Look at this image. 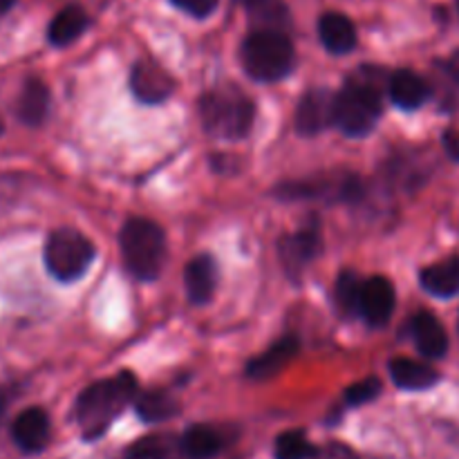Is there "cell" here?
<instances>
[{
  "mask_svg": "<svg viewBox=\"0 0 459 459\" xmlns=\"http://www.w3.org/2000/svg\"><path fill=\"white\" fill-rule=\"evenodd\" d=\"M139 385L130 372H119L110 379L97 381L81 393L76 402V421L85 439H99L112 421L126 411L133 399H137Z\"/></svg>",
  "mask_w": 459,
  "mask_h": 459,
  "instance_id": "obj_1",
  "label": "cell"
},
{
  "mask_svg": "<svg viewBox=\"0 0 459 459\" xmlns=\"http://www.w3.org/2000/svg\"><path fill=\"white\" fill-rule=\"evenodd\" d=\"M255 106L238 85H218L200 99V119L211 137L238 142L254 126Z\"/></svg>",
  "mask_w": 459,
  "mask_h": 459,
  "instance_id": "obj_2",
  "label": "cell"
},
{
  "mask_svg": "<svg viewBox=\"0 0 459 459\" xmlns=\"http://www.w3.org/2000/svg\"><path fill=\"white\" fill-rule=\"evenodd\" d=\"M381 112H384L381 88L375 81V70L366 65L336 94L334 126H339L350 137H363L375 128Z\"/></svg>",
  "mask_w": 459,
  "mask_h": 459,
  "instance_id": "obj_3",
  "label": "cell"
},
{
  "mask_svg": "<svg viewBox=\"0 0 459 459\" xmlns=\"http://www.w3.org/2000/svg\"><path fill=\"white\" fill-rule=\"evenodd\" d=\"M121 258L130 276L151 282L161 273L166 263L164 229L146 218H133L124 224L119 233Z\"/></svg>",
  "mask_w": 459,
  "mask_h": 459,
  "instance_id": "obj_4",
  "label": "cell"
},
{
  "mask_svg": "<svg viewBox=\"0 0 459 459\" xmlns=\"http://www.w3.org/2000/svg\"><path fill=\"white\" fill-rule=\"evenodd\" d=\"M240 58L247 74L264 83L285 79L296 65V52L290 36L282 30H267V27L247 36Z\"/></svg>",
  "mask_w": 459,
  "mask_h": 459,
  "instance_id": "obj_5",
  "label": "cell"
},
{
  "mask_svg": "<svg viewBox=\"0 0 459 459\" xmlns=\"http://www.w3.org/2000/svg\"><path fill=\"white\" fill-rule=\"evenodd\" d=\"M92 260V242L74 229H56L45 242V267L61 282L79 281Z\"/></svg>",
  "mask_w": 459,
  "mask_h": 459,
  "instance_id": "obj_6",
  "label": "cell"
},
{
  "mask_svg": "<svg viewBox=\"0 0 459 459\" xmlns=\"http://www.w3.org/2000/svg\"><path fill=\"white\" fill-rule=\"evenodd\" d=\"M318 251H321V229H318L316 218L309 220V224L300 227L299 231L282 236L281 245H278L282 267L291 281L303 278L305 269L316 258Z\"/></svg>",
  "mask_w": 459,
  "mask_h": 459,
  "instance_id": "obj_7",
  "label": "cell"
},
{
  "mask_svg": "<svg viewBox=\"0 0 459 459\" xmlns=\"http://www.w3.org/2000/svg\"><path fill=\"white\" fill-rule=\"evenodd\" d=\"M397 294L388 278L372 276L361 282V294H359V316L372 327H384L393 318Z\"/></svg>",
  "mask_w": 459,
  "mask_h": 459,
  "instance_id": "obj_8",
  "label": "cell"
},
{
  "mask_svg": "<svg viewBox=\"0 0 459 459\" xmlns=\"http://www.w3.org/2000/svg\"><path fill=\"white\" fill-rule=\"evenodd\" d=\"M334 101L336 94L330 90H309L296 108V130L305 137H314L334 126Z\"/></svg>",
  "mask_w": 459,
  "mask_h": 459,
  "instance_id": "obj_9",
  "label": "cell"
},
{
  "mask_svg": "<svg viewBox=\"0 0 459 459\" xmlns=\"http://www.w3.org/2000/svg\"><path fill=\"white\" fill-rule=\"evenodd\" d=\"M173 79L169 76V72L161 65L151 61H139L133 67V74H130V90H133L134 97L139 99L146 106H155V103L166 101V99L173 94Z\"/></svg>",
  "mask_w": 459,
  "mask_h": 459,
  "instance_id": "obj_10",
  "label": "cell"
},
{
  "mask_svg": "<svg viewBox=\"0 0 459 459\" xmlns=\"http://www.w3.org/2000/svg\"><path fill=\"white\" fill-rule=\"evenodd\" d=\"M12 439L22 453H40L49 442V417L43 408H27L13 420Z\"/></svg>",
  "mask_w": 459,
  "mask_h": 459,
  "instance_id": "obj_11",
  "label": "cell"
},
{
  "mask_svg": "<svg viewBox=\"0 0 459 459\" xmlns=\"http://www.w3.org/2000/svg\"><path fill=\"white\" fill-rule=\"evenodd\" d=\"M184 287L193 305H204L213 299L218 287V264L209 254H200L188 260L184 269Z\"/></svg>",
  "mask_w": 459,
  "mask_h": 459,
  "instance_id": "obj_12",
  "label": "cell"
},
{
  "mask_svg": "<svg viewBox=\"0 0 459 459\" xmlns=\"http://www.w3.org/2000/svg\"><path fill=\"white\" fill-rule=\"evenodd\" d=\"M299 350L300 341L296 339V336H282V339L276 341L272 348L264 350L260 357L251 359V361L247 363V377L258 381L272 379V377H276L278 372H282L291 361H294Z\"/></svg>",
  "mask_w": 459,
  "mask_h": 459,
  "instance_id": "obj_13",
  "label": "cell"
},
{
  "mask_svg": "<svg viewBox=\"0 0 459 459\" xmlns=\"http://www.w3.org/2000/svg\"><path fill=\"white\" fill-rule=\"evenodd\" d=\"M318 36L330 54H350L359 40L354 22L339 12L323 13L318 21Z\"/></svg>",
  "mask_w": 459,
  "mask_h": 459,
  "instance_id": "obj_14",
  "label": "cell"
},
{
  "mask_svg": "<svg viewBox=\"0 0 459 459\" xmlns=\"http://www.w3.org/2000/svg\"><path fill=\"white\" fill-rule=\"evenodd\" d=\"M412 339H415L417 350L424 354L426 359H444L448 352V334L444 330L437 316L430 312H420L412 316L411 323Z\"/></svg>",
  "mask_w": 459,
  "mask_h": 459,
  "instance_id": "obj_15",
  "label": "cell"
},
{
  "mask_svg": "<svg viewBox=\"0 0 459 459\" xmlns=\"http://www.w3.org/2000/svg\"><path fill=\"white\" fill-rule=\"evenodd\" d=\"M388 94L402 110H417L430 97V85L411 70H397L388 79Z\"/></svg>",
  "mask_w": 459,
  "mask_h": 459,
  "instance_id": "obj_16",
  "label": "cell"
},
{
  "mask_svg": "<svg viewBox=\"0 0 459 459\" xmlns=\"http://www.w3.org/2000/svg\"><path fill=\"white\" fill-rule=\"evenodd\" d=\"M227 446V437L222 430L209 424H197L186 429L179 439V451L188 459H211Z\"/></svg>",
  "mask_w": 459,
  "mask_h": 459,
  "instance_id": "obj_17",
  "label": "cell"
},
{
  "mask_svg": "<svg viewBox=\"0 0 459 459\" xmlns=\"http://www.w3.org/2000/svg\"><path fill=\"white\" fill-rule=\"evenodd\" d=\"M49 112V90L40 79L31 76L22 83L21 97L16 103V115L21 124L40 126L48 119Z\"/></svg>",
  "mask_w": 459,
  "mask_h": 459,
  "instance_id": "obj_18",
  "label": "cell"
},
{
  "mask_svg": "<svg viewBox=\"0 0 459 459\" xmlns=\"http://www.w3.org/2000/svg\"><path fill=\"white\" fill-rule=\"evenodd\" d=\"M388 370L394 385L402 390H412L415 393V390H429L435 384H439V372L435 368L406 357L393 359L388 363Z\"/></svg>",
  "mask_w": 459,
  "mask_h": 459,
  "instance_id": "obj_19",
  "label": "cell"
},
{
  "mask_svg": "<svg viewBox=\"0 0 459 459\" xmlns=\"http://www.w3.org/2000/svg\"><path fill=\"white\" fill-rule=\"evenodd\" d=\"M420 282L429 294L437 299H453L459 294V255L421 269Z\"/></svg>",
  "mask_w": 459,
  "mask_h": 459,
  "instance_id": "obj_20",
  "label": "cell"
},
{
  "mask_svg": "<svg viewBox=\"0 0 459 459\" xmlns=\"http://www.w3.org/2000/svg\"><path fill=\"white\" fill-rule=\"evenodd\" d=\"M88 27V13L79 7V4H70V7L61 9L54 16V21L48 27V40L56 48L70 45L79 39Z\"/></svg>",
  "mask_w": 459,
  "mask_h": 459,
  "instance_id": "obj_21",
  "label": "cell"
},
{
  "mask_svg": "<svg viewBox=\"0 0 459 459\" xmlns=\"http://www.w3.org/2000/svg\"><path fill=\"white\" fill-rule=\"evenodd\" d=\"M178 399L166 390H151V393H143L142 397H137V415L148 424L170 420L173 415H178Z\"/></svg>",
  "mask_w": 459,
  "mask_h": 459,
  "instance_id": "obj_22",
  "label": "cell"
},
{
  "mask_svg": "<svg viewBox=\"0 0 459 459\" xmlns=\"http://www.w3.org/2000/svg\"><path fill=\"white\" fill-rule=\"evenodd\" d=\"M249 16L267 30H281L290 25V9L285 0H240Z\"/></svg>",
  "mask_w": 459,
  "mask_h": 459,
  "instance_id": "obj_23",
  "label": "cell"
},
{
  "mask_svg": "<svg viewBox=\"0 0 459 459\" xmlns=\"http://www.w3.org/2000/svg\"><path fill=\"white\" fill-rule=\"evenodd\" d=\"M128 459H178V446L170 437L152 435L130 446Z\"/></svg>",
  "mask_w": 459,
  "mask_h": 459,
  "instance_id": "obj_24",
  "label": "cell"
},
{
  "mask_svg": "<svg viewBox=\"0 0 459 459\" xmlns=\"http://www.w3.org/2000/svg\"><path fill=\"white\" fill-rule=\"evenodd\" d=\"M316 453L318 448L300 430H290L276 439V459H312Z\"/></svg>",
  "mask_w": 459,
  "mask_h": 459,
  "instance_id": "obj_25",
  "label": "cell"
},
{
  "mask_svg": "<svg viewBox=\"0 0 459 459\" xmlns=\"http://www.w3.org/2000/svg\"><path fill=\"white\" fill-rule=\"evenodd\" d=\"M361 278L354 272H341L336 278V303L345 314L359 312V294H361Z\"/></svg>",
  "mask_w": 459,
  "mask_h": 459,
  "instance_id": "obj_26",
  "label": "cell"
},
{
  "mask_svg": "<svg viewBox=\"0 0 459 459\" xmlns=\"http://www.w3.org/2000/svg\"><path fill=\"white\" fill-rule=\"evenodd\" d=\"M381 394V381L377 377H370V379H363L359 384L350 385L345 390V403L348 406H363V403L372 402Z\"/></svg>",
  "mask_w": 459,
  "mask_h": 459,
  "instance_id": "obj_27",
  "label": "cell"
},
{
  "mask_svg": "<svg viewBox=\"0 0 459 459\" xmlns=\"http://www.w3.org/2000/svg\"><path fill=\"white\" fill-rule=\"evenodd\" d=\"M170 3L195 18L211 16L215 12V7H218V0H170Z\"/></svg>",
  "mask_w": 459,
  "mask_h": 459,
  "instance_id": "obj_28",
  "label": "cell"
},
{
  "mask_svg": "<svg viewBox=\"0 0 459 459\" xmlns=\"http://www.w3.org/2000/svg\"><path fill=\"white\" fill-rule=\"evenodd\" d=\"M312 459H359L350 451L348 446H341V444H330L325 448H318V453Z\"/></svg>",
  "mask_w": 459,
  "mask_h": 459,
  "instance_id": "obj_29",
  "label": "cell"
},
{
  "mask_svg": "<svg viewBox=\"0 0 459 459\" xmlns=\"http://www.w3.org/2000/svg\"><path fill=\"white\" fill-rule=\"evenodd\" d=\"M444 148H446L451 160L459 161V134L455 130H446V133H444Z\"/></svg>",
  "mask_w": 459,
  "mask_h": 459,
  "instance_id": "obj_30",
  "label": "cell"
},
{
  "mask_svg": "<svg viewBox=\"0 0 459 459\" xmlns=\"http://www.w3.org/2000/svg\"><path fill=\"white\" fill-rule=\"evenodd\" d=\"M444 70H446V74L459 85V49L448 56V61L444 63Z\"/></svg>",
  "mask_w": 459,
  "mask_h": 459,
  "instance_id": "obj_31",
  "label": "cell"
},
{
  "mask_svg": "<svg viewBox=\"0 0 459 459\" xmlns=\"http://www.w3.org/2000/svg\"><path fill=\"white\" fill-rule=\"evenodd\" d=\"M13 4H16V0H0V16H3V13H7Z\"/></svg>",
  "mask_w": 459,
  "mask_h": 459,
  "instance_id": "obj_32",
  "label": "cell"
},
{
  "mask_svg": "<svg viewBox=\"0 0 459 459\" xmlns=\"http://www.w3.org/2000/svg\"><path fill=\"white\" fill-rule=\"evenodd\" d=\"M4 411H7V399H4V393L0 390V421H3Z\"/></svg>",
  "mask_w": 459,
  "mask_h": 459,
  "instance_id": "obj_33",
  "label": "cell"
},
{
  "mask_svg": "<svg viewBox=\"0 0 459 459\" xmlns=\"http://www.w3.org/2000/svg\"><path fill=\"white\" fill-rule=\"evenodd\" d=\"M3 130H4V126H3V121H0V134H3Z\"/></svg>",
  "mask_w": 459,
  "mask_h": 459,
  "instance_id": "obj_34",
  "label": "cell"
},
{
  "mask_svg": "<svg viewBox=\"0 0 459 459\" xmlns=\"http://www.w3.org/2000/svg\"><path fill=\"white\" fill-rule=\"evenodd\" d=\"M457 327H459V325H457Z\"/></svg>",
  "mask_w": 459,
  "mask_h": 459,
  "instance_id": "obj_35",
  "label": "cell"
}]
</instances>
